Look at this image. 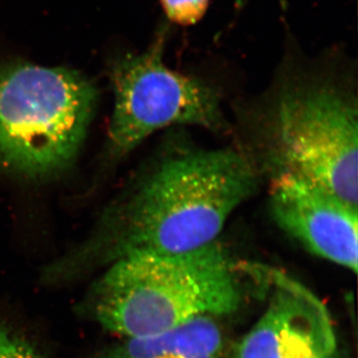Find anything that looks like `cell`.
<instances>
[{
    "instance_id": "5b68a950",
    "label": "cell",
    "mask_w": 358,
    "mask_h": 358,
    "mask_svg": "<svg viewBox=\"0 0 358 358\" xmlns=\"http://www.w3.org/2000/svg\"><path fill=\"white\" fill-rule=\"evenodd\" d=\"M169 24L159 26L145 51L122 55L112 65L115 106L108 147L114 159L129 154L155 131L169 127L213 131L225 128L217 90L164 62Z\"/></svg>"
},
{
    "instance_id": "52a82bcc",
    "label": "cell",
    "mask_w": 358,
    "mask_h": 358,
    "mask_svg": "<svg viewBox=\"0 0 358 358\" xmlns=\"http://www.w3.org/2000/svg\"><path fill=\"white\" fill-rule=\"evenodd\" d=\"M270 207L278 225L310 253L357 272V207L287 173L273 176Z\"/></svg>"
},
{
    "instance_id": "ba28073f",
    "label": "cell",
    "mask_w": 358,
    "mask_h": 358,
    "mask_svg": "<svg viewBox=\"0 0 358 358\" xmlns=\"http://www.w3.org/2000/svg\"><path fill=\"white\" fill-rule=\"evenodd\" d=\"M225 334L215 317H200L171 331L126 338L94 358H222Z\"/></svg>"
},
{
    "instance_id": "6da1fadb",
    "label": "cell",
    "mask_w": 358,
    "mask_h": 358,
    "mask_svg": "<svg viewBox=\"0 0 358 358\" xmlns=\"http://www.w3.org/2000/svg\"><path fill=\"white\" fill-rule=\"evenodd\" d=\"M257 183L251 159L232 148L166 152L115 200L89 239L44 268L42 281H71L138 254L176 255L208 246Z\"/></svg>"
},
{
    "instance_id": "7a4b0ae2",
    "label": "cell",
    "mask_w": 358,
    "mask_h": 358,
    "mask_svg": "<svg viewBox=\"0 0 358 358\" xmlns=\"http://www.w3.org/2000/svg\"><path fill=\"white\" fill-rule=\"evenodd\" d=\"M350 70L336 52L306 60L288 49L263 121L273 176L287 173L358 206V109Z\"/></svg>"
},
{
    "instance_id": "3957f363",
    "label": "cell",
    "mask_w": 358,
    "mask_h": 358,
    "mask_svg": "<svg viewBox=\"0 0 358 358\" xmlns=\"http://www.w3.org/2000/svg\"><path fill=\"white\" fill-rule=\"evenodd\" d=\"M108 267L80 310L126 338L164 333L200 317L220 319L243 301L238 264L217 242L176 255L138 254Z\"/></svg>"
},
{
    "instance_id": "8992f818",
    "label": "cell",
    "mask_w": 358,
    "mask_h": 358,
    "mask_svg": "<svg viewBox=\"0 0 358 358\" xmlns=\"http://www.w3.org/2000/svg\"><path fill=\"white\" fill-rule=\"evenodd\" d=\"M240 267L264 287L267 305L232 358H343L331 313L312 289L278 268Z\"/></svg>"
},
{
    "instance_id": "30bf717a",
    "label": "cell",
    "mask_w": 358,
    "mask_h": 358,
    "mask_svg": "<svg viewBox=\"0 0 358 358\" xmlns=\"http://www.w3.org/2000/svg\"><path fill=\"white\" fill-rule=\"evenodd\" d=\"M0 358H42L22 336L0 324Z\"/></svg>"
},
{
    "instance_id": "277c9868",
    "label": "cell",
    "mask_w": 358,
    "mask_h": 358,
    "mask_svg": "<svg viewBox=\"0 0 358 358\" xmlns=\"http://www.w3.org/2000/svg\"><path fill=\"white\" fill-rule=\"evenodd\" d=\"M96 101V87L76 71L0 67V166L29 178L63 171L83 143Z\"/></svg>"
},
{
    "instance_id": "9c48e42d",
    "label": "cell",
    "mask_w": 358,
    "mask_h": 358,
    "mask_svg": "<svg viewBox=\"0 0 358 358\" xmlns=\"http://www.w3.org/2000/svg\"><path fill=\"white\" fill-rule=\"evenodd\" d=\"M167 22L181 26L196 24L204 17L209 0H159Z\"/></svg>"
}]
</instances>
